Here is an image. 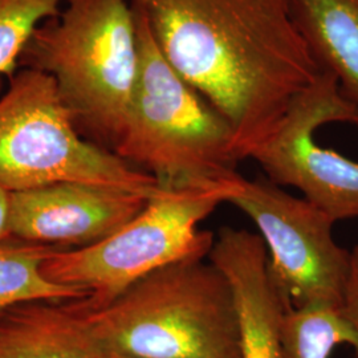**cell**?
I'll use <instances>...</instances> for the list:
<instances>
[{
  "instance_id": "obj_1",
  "label": "cell",
  "mask_w": 358,
  "mask_h": 358,
  "mask_svg": "<svg viewBox=\"0 0 358 358\" xmlns=\"http://www.w3.org/2000/svg\"><path fill=\"white\" fill-rule=\"evenodd\" d=\"M179 76L229 122L239 161L321 73L294 0H128Z\"/></svg>"
},
{
  "instance_id": "obj_2",
  "label": "cell",
  "mask_w": 358,
  "mask_h": 358,
  "mask_svg": "<svg viewBox=\"0 0 358 358\" xmlns=\"http://www.w3.org/2000/svg\"><path fill=\"white\" fill-rule=\"evenodd\" d=\"M72 306L110 355L242 358L232 288L208 256H190L161 267L105 307Z\"/></svg>"
},
{
  "instance_id": "obj_3",
  "label": "cell",
  "mask_w": 358,
  "mask_h": 358,
  "mask_svg": "<svg viewBox=\"0 0 358 358\" xmlns=\"http://www.w3.org/2000/svg\"><path fill=\"white\" fill-rule=\"evenodd\" d=\"M138 64L137 20L128 0H64L56 16L36 27L19 66L51 76L78 131L113 152Z\"/></svg>"
},
{
  "instance_id": "obj_4",
  "label": "cell",
  "mask_w": 358,
  "mask_h": 358,
  "mask_svg": "<svg viewBox=\"0 0 358 358\" xmlns=\"http://www.w3.org/2000/svg\"><path fill=\"white\" fill-rule=\"evenodd\" d=\"M140 64L128 121L113 149L166 189L215 186L239 162L229 122L179 76L134 13Z\"/></svg>"
},
{
  "instance_id": "obj_5",
  "label": "cell",
  "mask_w": 358,
  "mask_h": 358,
  "mask_svg": "<svg viewBox=\"0 0 358 358\" xmlns=\"http://www.w3.org/2000/svg\"><path fill=\"white\" fill-rule=\"evenodd\" d=\"M81 182L153 196L158 180L87 140L55 80L22 68L0 97V186L23 192Z\"/></svg>"
},
{
  "instance_id": "obj_6",
  "label": "cell",
  "mask_w": 358,
  "mask_h": 358,
  "mask_svg": "<svg viewBox=\"0 0 358 358\" xmlns=\"http://www.w3.org/2000/svg\"><path fill=\"white\" fill-rule=\"evenodd\" d=\"M231 178L208 187L166 189L149 198L127 224L97 243L53 252L43 264L52 282L88 294L81 309L112 303L146 275L190 256H208L215 235L198 226L227 202Z\"/></svg>"
},
{
  "instance_id": "obj_7",
  "label": "cell",
  "mask_w": 358,
  "mask_h": 358,
  "mask_svg": "<svg viewBox=\"0 0 358 358\" xmlns=\"http://www.w3.org/2000/svg\"><path fill=\"white\" fill-rule=\"evenodd\" d=\"M227 202L255 223L291 307L343 308L350 251L334 241L331 217L271 180L241 174L232 179Z\"/></svg>"
},
{
  "instance_id": "obj_8",
  "label": "cell",
  "mask_w": 358,
  "mask_h": 358,
  "mask_svg": "<svg viewBox=\"0 0 358 358\" xmlns=\"http://www.w3.org/2000/svg\"><path fill=\"white\" fill-rule=\"evenodd\" d=\"M332 122L356 125V112L336 77L321 71L250 158L272 183L300 190L336 223L358 217V162L315 140V131Z\"/></svg>"
},
{
  "instance_id": "obj_9",
  "label": "cell",
  "mask_w": 358,
  "mask_h": 358,
  "mask_svg": "<svg viewBox=\"0 0 358 358\" xmlns=\"http://www.w3.org/2000/svg\"><path fill=\"white\" fill-rule=\"evenodd\" d=\"M149 198L81 182L10 192L11 235L27 243L85 247L127 224Z\"/></svg>"
},
{
  "instance_id": "obj_10",
  "label": "cell",
  "mask_w": 358,
  "mask_h": 358,
  "mask_svg": "<svg viewBox=\"0 0 358 358\" xmlns=\"http://www.w3.org/2000/svg\"><path fill=\"white\" fill-rule=\"evenodd\" d=\"M208 259L230 282L239 315L242 358H284L282 320L291 304L273 278L262 236L222 227Z\"/></svg>"
},
{
  "instance_id": "obj_11",
  "label": "cell",
  "mask_w": 358,
  "mask_h": 358,
  "mask_svg": "<svg viewBox=\"0 0 358 358\" xmlns=\"http://www.w3.org/2000/svg\"><path fill=\"white\" fill-rule=\"evenodd\" d=\"M0 358H115L73 306L36 301L0 313Z\"/></svg>"
},
{
  "instance_id": "obj_12",
  "label": "cell",
  "mask_w": 358,
  "mask_h": 358,
  "mask_svg": "<svg viewBox=\"0 0 358 358\" xmlns=\"http://www.w3.org/2000/svg\"><path fill=\"white\" fill-rule=\"evenodd\" d=\"M294 13L316 63L355 109L358 128V0H294Z\"/></svg>"
},
{
  "instance_id": "obj_13",
  "label": "cell",
  "mask_w": 358,
  "mask_h": 358,
  "mask_svg": "<svg viewBox=\"0 0 358 358\" xmlns=\"http://www.w3.org/2000/svg\"><path fill=\"white\" fill-rule=\"evenodd\" d=\"M59 248L11 239L0 244V313L36 301H85L88 294L52 282L43 264Z\"/></svg>"
},
{
  "instance_id": "obj_14",
  "label": "cell",
  "mask_w": 358,
  "mask_h": 358,
  "mask_svg": "<svg viewBox=\"0 0 358 358\" xmlns=\"http://www.w3.org/2000/svg\"><path fill=\"white\" fill-rule=\"evenodd\" d=\"M284 358H331L338 345L357 343L343 308H289L282 328Z\"/></svg>"
},
{
  "instance_id": "obj_15",
  "label": "cell",
  "mask_w": 358,
  "mask_h": 358,
  "mask_svg": "<svg viewBox=\"0 0 358 358\" xmlns=\"http://www.w3.org/2000/svg\"><path fill=\"white\" fill-rule=\"evenodd\" d=\"M63 4L64 0H0V77L16 73L36 27L56 16Z\"/></svg>"
},
{
  "instance_id": "obj_16",
  "label": "cell",
  "mask_w": 358,
  "mask_h": 358,
  "mask_svg": "<svg viewBox=\"0 0 358 358\" xmlns=\"http://www.w3.org/2000/svg\"><path fill=\"white\" fill-rule=\"evenodd\" d=\"M343 312L357 336L355 358H358V244L350 251V271L346 282Z\"/></svg>"
},
{
  "instance_id": "obj_17",
  "label": "cell",
  "mask_w": 358,
  "mask_h": 358,
  "mask_svg": "<svg viewBox=\"0 0 358 358\" xmlns=\"http://www.w3.org/2000/svg\"><path fill=\"white\" fill-rule=\"evenodd\" d=\"M13 239L10 226V192L0 186V244Z\"/></svg>"
},
{
  "instance_id": "obj_18",
  "label": "cell",
  "mask_w": 358,
  "mask_h": 358,
  "mask_svg": "<svg viewBox=\"0 0 358 358\" xmlns=\"http://www.w3.org/2000/svg\"><path fill=\"white\" fill-rule=\"evenodd\" d=\"M115 356V358H130V357H124V356H115V355H113Z\"/></svg>"
}]
</instances>
